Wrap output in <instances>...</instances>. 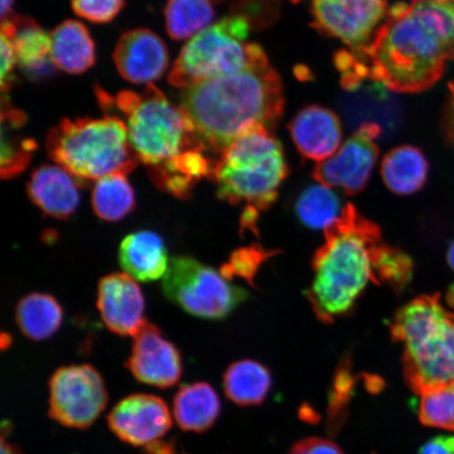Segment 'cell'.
<instances>
[{"label":"cell","instance_id":"17","mask_svg":"<svg viewBox=\"0 0 454 454\" xmlns=\"http://www.w3.org/2000/svg\"><path fill=\"white\" fill-rule=\"evenodd\" d=\"M289 130L300 154L319 163L336 154L343 136L336 113L321 106L301 110L289 124Z\"/></svg>","mask_w":454,"mask_h":454},{"label":"cell","instance_id":"13","mask_svg":"<svg viewBox=\"0 0 454 454\" xmlns=\"http://www.w3.org/2000/svg\"><path fill=\"white\" fill-rule=\"evenodd\" d=\"M107 423L127 444L145 447L161 440L172 427V416L160 397L137 394L124 397L113 408Z\"/></svg>","mask_w":454,"mask_h":454},{"label":"cell","instance_id":"14","mask_svg":"<svg viewBox=\"0 0 454 454\" xmlns=\"http://www.w3.org/2000/svg\"><path fill=\"white\" fill-rule=\"evenodd\" d=\"M127 367L139 382L168 388L178 383L183 360L175 345L163 338L160 329L145 322L134 336Z\"/></svg>","mask_w":454,"mask_h":454},{"label":"cell","instance_id":"25","mask_svg":"<svg viewBox=\"0 0 454 454\" xmlns=\"http://www.w3.org/2000/svg\"><path fill=\"white\" fill-rule=\"evenodd\" d=\"M64 320V311L47 294H30L20 301L16 323L28 339L43 340L52 337Z\"/></svg>","mask_w":454,"mask_h":454},{"label":"cell","instance_id":"44","mask_svg":"<svg viewBox=\"0 0 454 454\" xmlns=\"http://www.w3.org/2000/svg\"><path fill=\"white\" fill-rule=\"evenodd\" d=\"M291 2L296 4V3H299L300 0H291Z\"/></svg>","mask_w":454,"mask_h":454},{"label":"cell","instance_id":"31","mask_svg":"<svg viewBox=\"0 0 454 454\" xmlns=\"http://www.w3.org/2000/svg\"><path fill=\"white\" fill-rule=\"evenodd\" d=\"M356 379L350 371V363L348 360L340 363L334 376L333 388L328 399V429L332 434L342 428L351 395L354 394Z\"/></svg>","mask_w":454,"mask_h":454},{"label":"cell","instance_id":"23","mask_svg":"<svg viewBox=\"0 0 454 454\" xmlns=\"http://www.w3.org/2000/svg\"><path fill=\"white\" fill-rule=\"evenodd\" d=\"M428 162L423 153L411 145L395 147L383 159L381 174L394 194H416L427 181Z\"/></svg>","mask_w":454,"mask_h":454},{"label":"cell","instance_id":"38","mask_svg":"<svg viewBox=\"0 0 454 454\" xmlns=\"http://www.w3.org/2000/svg\"><path fill=\"white\" fill-rule=\"evenodd\" d=\"M145 454H177L173 442L158 440L144 447Z\"/></svg>","mask_w":454,"mask_h":454},{"label":"cell","instance_id":"1","mask_svg":"<svg viewBox=\"0 0 454 454\" xmlns=\"http://www.w3.org/2000/svg\"><path fill=\"white\" fill-rule=\"evenodd\" d=\"M452 59L454 0L396 4L367 48L336 57L345 89L369 79L396 93L430 89Z\"/></svg>","mask_w":454,"mask_h":454},{"label":"cell","instance_id":"24","mask_svg":"<svg viewBox=\"0 0 454 454\" xmlns=\"http://www.w3.org/2000/svg\"><path fill=\"white\" fill-rule=\"evenodd\" d=\"M223 387L226 396L237 405H260L271 388L270 372L258 362L238 361L226 369Z\"/></svg>","mask_w":454,"mask_h":454},{"label":"cell","instance_id":"12","mask_svg":"<svg viewBox=\"0 0 454 454\" xmlns=\"http://www.w3.org/2000/svg\"><path fill=\"white\" fill-rule=\"evenodd\" d=\"M381 127L376 122L363 123L353 136L345 141L336 154L317 163L314 178L317 183L337 187L348 196L359 194L365 189L376 166L379 147L377 139Z\"/></svg>","mask_w":454,"mask_h":454},{"label":"cell","instance_id":"19","mask_svg":"<svg viewBox=\"0 0 454 454\" xmlns=\"http://www.w3.org/2000/svg\"><path fill=\"white\" fill-rule=\"evenodd\" d=\"M166 244L151 231L128 235L119 247V262L126 274L141 282L156 281L166 276L169 265Z\"/></svg>","mask_w":454,"mask_h":454},{"label":"cell","instance_id":"20","mask_svg":"<svg viewBox=\"0 0 454 454\" xmlns=\"http://www.w3.org/2000/svg\"><path fill=\"white\" fill-rule=\"evenodd\" d=\"M2 34L12 43L17 64L31 75L43 74L52 62L50 34L30 17L12 16L3 21Z\"/></svg>","mask_w":454,"mask_h":454},{"label":"cell","instance_id":"39","mask_svg":"<svg viewBox=\"0 0 454 454\" xmlns=\"http://www.w3.org/2000/svg\"><path fill=\"white\" fill-rule=\"evenodd\" d=\"M450 98L446 113V135L450 144L454 145V82L450 84Z\"/></svg>","mask_w":454,"mask_h":454},{"label":"cell","instance_id":"6","mask_svg":"<svg viewBox=\"0 0 454 454\" xmlns=\"http://www.w3.org/2000/svg\"><path fill=\"white\" fill-rule=\"evenodd\" d=\"M47 151L57 166L79 181H98L114 174L127 175L139 158L130 145L122 119H64L51 129Z\"/></svg>","mask_w":454,"mask_h":454},{"label":"cell","instance_id":"15","mask_svg":"<svg viewBox=\"0 0 454 454\" xmlns=\"http://www.w3.org/2000/svg\"><path fill=\"white\" fill-rule=\"evenodd\" d=\"M98 306L106 327L119 336L134 337L145 325L144 294L137 282L126 272L102 278Z\"/></svg>","mask_w":454,"mask_h":454},{"label":"cell","instance_id":"40","mask_svg":"<svg viewBox=\"0 0 454 454\" xmlns=\"http://www.w3.org/2000/svg\"><path fill=\"white\" fill-rule=\"evenodd\" d=\"M14 0H2V22L12 17Z\"/></svg>","mask_w":454,"mask_h":454},{"label":"cell","instance_id":"9","mask_svg":"<svg viewBox=\"0 0 454 454\" xmlns=\"http://www.w3.org/2000/svg\"><path fill=\"white\" fill-rule=\"evenodd\" d=\"M162 288L170 302L207 320L224 319L248 298L221 271L184 255L170 259Z\"/></svg>","mask_w":454,"mask_h":454},{"label":"cell","instance_id":"32","mask_svg":"<svg viewBox=\"0 0 454 454\" xmlns=\"http://www.w3.org/2000/svg\"><path fill=\"white\" fill-rule=\"evenodd\" d=\"M276 252L266 251L262 247L254 246L237 249L231 258L220 270L226 279H232L234 277L242 278L251 286H254L255 274L266 260H269Z\"/></svg>","mask_w":454,"mask_h":454},{"label":"cell","instance_id":"26","mask_svg":"<svg viewBox=\"0 0 454 454\" xmlns=\"http://www.w3.org/2000/svg\"><path fill=\"white\" fill-rule=\"evenodd\" d=\"M164 14L169 36L185 41L212 26L214 0H168Z\"/></svg>","mask_w":454,"mask_h":454},{"label":"cell","instance_id":"11","mask_svg":"<svg viewBox=\"0 0 454 454\" xmlns=\"http://www.w3.org/2000/svg\"><path fill=\"white\" fill-rule=\"evenodd\" d=\"M311 12L317 31L359 53L387 19L388 0H312Z\"/></svg>","mask_w":454,"mask_h":454},{"label":"cell","instance_id":"45","mask_svg":"<svg viewBox=\"0 0 454 454\" xmlns=\"http://www.w3.org/2000/svg\"><path fill=\"white\" fill-rule=\"evenodd\" d=\"M453 384H454V382H453Z\"/></svg>","mask_w":454,"mask_h":454},{"label":"cell","instance_id":"36","mask_svg":"<svg viewBox=\"0 0 454 454\" xmlns=\"http://www.w3.org/2000/svg\"><path fill=\"white\" fill-rule=\"evenodd\" d=\"M17 65L15 50L12 43L2 34V89L4 94L12 84V72Z\"/></svg>","mask_w":454,"mask_h":454},{"label":"cell","instance_id":"22","mask_svg":"<svg viewBox=\"0 0 454 454\" xmlns=\"http://www.w3.org/2000/svg\"><path fill=\"white\" fill-rule=\"evenodd\" d=\"M220 412L219 396L207 383L184 385L174 397V418L184 431L202 434L211 429Z\"/></svg>","mask_w":454,"mask_h":454},{"label":"cell","instance_id":"2","mask_svg":"<svg viewBox=\"0 0 454 454\" xmlns=\"http://www.w3.org/2000/svg\"><path fill=\"white\" fill-rule=\"evenodd\" d=\"M180 106L204 150L220 156L248 130L277 126L284 109L283 85L263 51L246 70L184 89Z\"/></svg>","mask_w":454,"mask_h":454},{"label":"cell","instance_id":"42","mask_svg":"<svg viewBox=\"0 0 454 454\" xmlns=\"http://www.w3.org/2000/svg\"><path fill=\"white\" fill-rule=\"evenodd\" d=\"M446 301L448 305H450V308L454 309V283L451 284L450 288H448L446 294Z\"/></svg>","mask_w":454,"mask_h":454},{"label":"cell","instance_id":"33","mask_svg":"<svg viewBox=\"0 0 454 454\" xmlns=\"http://www.w3.org/2000/svg\"><path fill=\"white\" fill-rule=\"evenodd\" d=\"M35 142L32 140L17 141L5 139L2 141V177L12 178L24 170L30 162Z\"/></svg>","mask_w":454,"mask_h":454},{"label":"cell","instance_id":"8","mask_svg":"<svg viewBox=\"0 0 454 454\" xmlns=\"http://www.w3.org/2000/svg\"><path fill=\"white\" fill-rule=\"evenodd\" d=\"M249 24L241 15L227 16L190 39L176 59L168 82L187 89L198 82L246 70L263 52L247 43Z\"/></svg>","mask_w":454,"mask_h":454},{"label":"cell","instance_id":"35","mask_svg":"<svg viewBox=\"0 0 454 454\" xmlns=\"http://www.w3.org/2000/svg\"><path fill=\"white\" fill-rule=\"evenodd\" d=\"M288 454H344V452L332 441L308 438L297 442Z\"/></svg>","mask_w":454,"mask_h":454},{"label":"cell","instance_id":"29","mask_svg":"<svg viewBox=\"0 0 454 454\" xmlns=\"http://www.w3.org/2000/svg\"><path fill=\"white\" fill-rule=\"evenodd\" d=\"M414 264L412 259L399 248L380 246L372 254L374 284L382 283L396 293H402L412 280Z\"/></svg>","mask_w":454,"mask_h":454},{"label":"cell","instance_id":"21","mask_svg":"<svg viewBox=\"0 0 454 454\" xmlns=\"http://www.w3.org/2000/svg\"><path fill=\"white\" fill-rule=\"evenodd\" d=\"M51 61L70 74L88 71L95 62V45L82 22L66 20L50 34Z\"/></svg>","mask_w":454,"mask_h":454},{"label":"cell","instance_id":"10","mask_svg":"<svg viewBox=\"0 0 454 454\" xmlns=\"http://www.w3.org/2000/svg\"><path fill=\"white\" fill-rule=\"evenodd\" d=\"M106 404L104 380L93 366L61 367L50 380V417L65 427L89 428Z\"/></svg>","mask_w":454,"mask_h":454},{"label":"cell","instance_id":"3","mask_svg":"<svg viewBox=\"0 0 454 454\" xmlns=\"http://www.w3.org/2000/svg\"><path fill=\"white\" fill-rule=\"evenodd\" d=\"M381 230L348 204L325 230V242L312 259L315 279L308 298L317 319L332 325L353 309L368 282L374 283L372 254Z\"/></svg>","mask_w":454,"mask_h":454},{"label":"cell","instance_id":"7","mask_svg":"<svg viewBox=\"0 0 454 454\" xmlns=\"http://www.w3.org/2000/svg\"><path fill=\"white\" fill-rule=\"evenodd\" d=\"M114 101L126 119L130 145L150 174L187 152H206L181 106L173 105L154 84H147L140 94L122 90Z\"/></svg>","mask_w":454,"mask_h":454},{"label":"cell","instance_id":"37","mask_svg":"<svg viewBox=\"0 0 454 454\" xmlns=\"http://www.w3.org/2000/svg\"><path fill=\"white\" fill-rule=\"evenodd\" d=\"M418 454H454V435H441L431 439Z\"/></svg>","mask_w":454,"mask_h":454},{"label":"cell","instance_id":"34","mask_svg":"<svg viewBox=\"0 0 454 454\" xmlns=\"http://www.w3.org/2000/svg\"><path fill=\"white\" fill-rule=\"evenodd\" d=\"M123 5L124 0H72L74 12L96 24L115 19Z\"/></svg>","mask_w":454,"mask_h":454},{"label":"cell","instance_id":"27","mask_svg":"<svg viewBox=\"0 0 454 454\" xmlns=\"http://www.w3.org/2000/svg\"><path fill=\"white\" fill-rule=\"evenodd\" d=\"M92 206L95 214L109 223L127 217L136 206L135 192L127 175L114 174L96 181Z\"/></svg>","mask_w":454,"mask_h":454},{"label":"cell","instance_id":"30","mask_svg":"<svg viewBox=\"0 0 454 454\" xmlns=\"http://www.w3.org/2000/svg\"><path fill=\"white\" fill-rule=\"evenodd\" d=\"M421 395L419 421L428 427L454 431V384L430 389Z\"/></svg>","mask_w":454,"mask_h":454},{"label":"cell","instance_id":"43","mask_svg":"<svg viewBox=\"0 0 454 454\" xmlns=\"http://www.w3.org/2000/svg\"><path fill=\"white\" fill-rule=\"evenodd\" d=\"M447 259L448 263H450L451 269L454 270V241L451 243L450 249H448Z\"/></svg>","mask_w":454,"mask_h":454},{"label":"cell","instance_id":"4","mask_svg":"<svg viewBox=\"0 0 454 454\" xmlns=\"http://www.w3.org/2000/svg\"><path fill=\"white\" fill-rule=\"evenodd\" d=\"M390 332L404 346L403 371L414 393L454 382V315L442 308L439 294L403 306L390 322Z\"/></svg>","mask_w":454,"mask_h":454},{"label":"cell","instance_id":"5","mask_svg":"<svg viewBox=\"0 0 454 454\" xmlns=\"http://www.w3.org/2000/svg\"><path fill=\"white\" fill-rule=\"evenodd\" d=\"M288 166L280 141L265 127L240 136L215 161L211 176L220 199L266 211L277 200Z\"/></svg>","mask_w":454,"mask_h":454},{"label":"cell","instance_id":"16","mask_svg":"<svg viewBox=\"0 0 454 454\" xmlns=\"http://www.w3.org/2000/svg\"><path fill=\"white\" fill-rule=\"evenodd\" d=\"M166 43L147 28L124 33L114 52L117 70L128 82L151 84L166 73L168 66Z\"/></svg>","mask_w":454,"mask_h":454},{"label":"cell","instance_id":"28","mask_svg":"<svg viewBox=\"0 0 454 454\" xmlns=\"http://www.w3.org/2000/svg\"><path fill=\"white\" fill-rule=\"evenodd\" d=\"M344 207L336 192L321 184L309 186L301 192L296 202L301 223L315 230H326L340 217Z\"/></svg>","mask_w":454,"mask_h":454},{"label":"cell","instance_id":"41","mask_svg":"<svg viewBox=\"0 0 454 454\" xmlns=\"http://www.w3.org/2000/svg\"><path fill=\"white\" fill-rule=\"evenodd\" d=\"M2 454H24L20 450V447H17L16 445L11 444V442L5 441V439L3 436L2 439Z\"/></svg>","mask_w":454,"mask_h":454},{"label":"cell","instance_id":"18","mask_svg":"<svg viewBox=\"0 0 454 454\" xmlns=\"http://www.w3.org/2000/svg\"><path fill=\"white\" fill-rule=\"evenodd\" d=\"M59 166H43L34 170L27 192L31 201L55 219H69L81 203L79 184Z\"/></svg>","mask_w":454,"mask_h":454}]
</instances>
